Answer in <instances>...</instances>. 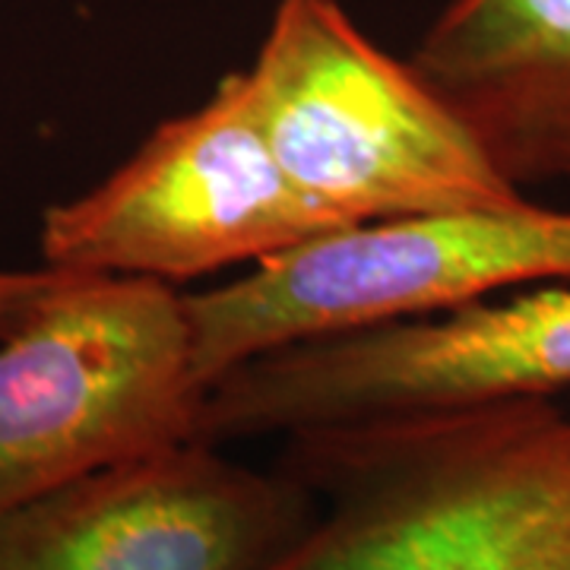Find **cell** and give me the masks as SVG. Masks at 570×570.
Returning a JSON list of instances; mask_svg holds the SVG:
<instances>
[{"mask_svg":"<svg viewBox=\"0 0 570 570\" xmlns=\"http://www.w3.org/2000/svg\"><path fill=\"white\" fill-rule=\"evenodd\" d=\"M314 498L266 570H570V412L554 396L285 434Z\"/></svg>","mask_w":570,"mask_h":570,"instance_id":"1","label":"cell"},{"mask_svg":"<svg viewBox=\"0 0 570 570\" xmlns=\"http://www.w3.org/2000/svg\"><path fill=\"white\" fill-rule=\"evenodd\" d=\"M247 80L285 175L346 228L527 200L336 0H283Z\"/></svg>","mask_w":570,"mask_h":570,"instance_id":"2","label":"cell"},{"mask_svg":"<svg viewBox=\"0 0 570 570\" xmlns=\"http://www.w3.org/2000/svg\"><path fill=\"white\" fill-rule=\"evenodd\" d=\"M184 295L70 273L0 340V517L140 453L204 441Z\"/></svg>","mask_w":570,"mask_h":570,"instance_id":"3","label":"cell"},{"mask_svg":"<svg viewBox=\"0 0 570 570\" xmlns=\"http://www.w3.org/2000/svg\"><path fill=\"white\" fill-rule=\"evenodd\" d=\"M570 283V209L532 204L358 225L184 295L190 362L209 387L269 348L311 336Z\"/></svg>","mask_w":570,"mask_h":570,"instance_id":"4","label":"cell"},{"mask_svg":"<svg viewBox=\"0 0 570 570\" xmlns=\"http://www.w3.org/2000/svg\"><path fill=\"white\" fill-rule=\"evenodd\" d=\"M333 232L346 225L285 175L238 70L200 108L159 124L102 184L48 206L39 250L55 269L168 285Z\"/></svg>","mask_w":570,"mask_h":570,"instance_id":"5","label":"cell"},{"mask_svg":"<svg viewBox=\"0 0 570 570\" xmlns=\"http://www.w3.org/2000/svg\"><path fill=\"white\" fill-rule=\"evenodd\" d=\"M570 387V288L358 326L269 348L206 396L216 441L295 434L384 415L472 406Z\"/></svg>","mask_w":570,"mask_h":570,"instance_id":"6","label":"cell"},{"mask_svg":"<svg viewBox=\"0 0 570 570\" xmlns=\"http://www.w3.org/2000/svg\"><path fill=\"white\" fill-rule=\"evenodd\" d=\"M314 520L285 469L184 441L96 469L0 517V570H266Z\"/></svg>","mask_w":570,"mask_h":570,"instance_id":"7","label":"cell"},{"mask_svg":"<svg viewBox=\"0 0 570 570\" xmlns=\"http://www.w3.org/2000/svg\"><path fill=\"white\" fill-rule=\"evenodd\" d=\"M409 63L513 187L570 178V0H450Z\"/></svg>","mask_w":570,"mask_h":570,"instance_id":"8","label":"cell"},{"mask_svg":"<svg viewBox=\"0 0 570 570\" xmlns=\"http://www.w3.org/2000/svg\"><path fill=\"white\" fill-rule=\"evenodd\" d=\"M70 269L39 266V269H0V340L13 336L29 324L51 295L67 283Z\"/></svg>","mask_w":570,"mask_h":570,"instance_id":"9","label":"cell"}]
</instances>
